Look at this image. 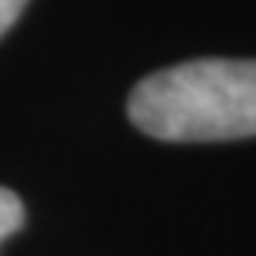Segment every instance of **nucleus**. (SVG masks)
I'll use <instances>...</instances> for the list:
<instances>
[{
    "label": "nucleus",
    "instance_id": "1",
    "mask_svg": "<svg viewBox=\"0 0 256 256\" xmlns=\"http://www.w3.org/2000/svg\"><path fill=\"white\" fill-rule=\"evenodd\" d=\"M126 114L166 143L256 136V60L203 57L156 70L133 86Z\"/></svg>",
    "mask_w": 256,
    "mask_h": 256
},
{
    "label": "nucleus",
    "instance_id": "2",
    "mask_svg": "<svg viewBox=\"0 0 256 256\" xmlns=\"http://www.w3.org/2000/svg\"><path fill=\"white\" fill-rule=\"evenodd\" d=\"M24 226V203L14 190H4L0 186V243L10 236V233H17Z\"/></svg>",
    "mask_w": 256,
    "mask_h": 256
},
{
    "label": "nucleus",
    "instance_id": "3",
    "mask_svg": "<svg viewBox=\"0 0 256 256\" xmlns=\"http://www.w3.org/2000/svg\"><path fill=\"white\" fill-rule=\"evenodd\" d=\"M24 7H27V0H0V37L14 27V20L20 17Z\"/></svg>",
    "mask_w": 256,
    "mask_h": 256
}]
</instances>
